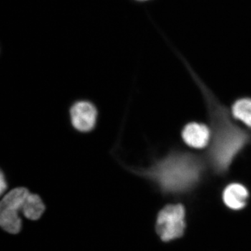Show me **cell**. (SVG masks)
Instances as JSON below:
<instances>
[{
    "instance_id": "1",
    "label": "cell",
    "mask_w": 251,
    "mask_h": 251,
    "mask_svg": "<svg viewBox=\"0 0 251 251\" xmlns=\"http://www.w3.org/2000/svg\"><path fill=\"white\" fill-rule=\"evenodd\" d=\"M191 75L203 94L209 120L211 138L206 157L214 173L224 175L239 153L251 143V134L232 120L227 109L193 71Z\"/></svg>"
},
{
    "instance_id": "2",
    "label": "cell",
    "mask_w": 251,
    "mask_h": 251,
    "mask_svg": "<svg viewBox=\"0 0 251 251\" xmlns=\"http://www.w3.org/2000/svg\"><path fill=\"white\" fill-rule=\"evenodd\" d=\"M204 163L191 153L174 152L146 172L163 193L182 194L194 189L202 179Z\"/></svg>"
},
{
    "instance_id": "3",
    "label": "cell",
    "mask_w": 251,
    "mask_h": 251,
    "mask_svg": "<svg viewBox=\"0 0 251 251\" xmlns=\"http://www.w3.org/2000/svg\"><path fill=\"white\" fill-rule=\"evenodd\" d=\"M29 190L25 187L15 188L6 193L0 201V227L10 234L19 233L22 229V220L19 211L22 210Z\"/></svg>"
},
{
    "instance_id": "4",
    "label": "cell",
    "mask_w": 251,
    "mask_h": 251,
    "mask_svg": "<svg viewBox=\"0 0 251 251\" xmlns=\"http://www.w3.org/2000/svg\"><path fill=\"white\" fill-rule=\"evenodd\" d=\"M186 211L182 204H168L157 215L156 230L163 242L182 237L186 228Z\"/></svg>"
},
{
    "instance_id": "5",
    "label": "cell",
    "mask_w": 251,
    "mask_h": 251,
    "mask_svg": "<svg viewBox=\"0 0 251 251\" xmlns=\"http://www.w3.org/2000/svg\"><path fill=\"white\" fill-rule=\"evenodd\" d=\"M70 114L72 125L79 131L89 132L95 126L97 110L90 102H76L71 108Z\"/></svg>"
},
{
    "instance_id": "6",
    "label": "cell",
    "mask_w": 251,
    "mask_h": 251,
    "mask_svg": "<svg viewBox=\"0 0 251 251\" xmlns=\"http://www.w3.org/2000/svg\"><path fill=\"white\" fill-rule=\"evenodd\" d=\"M181 135L185 143L193 148H205L210 142V129L203 124L196 122L188 124Z\"/></svg>"
},
{
    "instance_id": "7",
    "label": "cell",
    "mask_w": 251,
    "mask_h": 251,
    "mask_svg": "<svg viewBox=\"0 0 251 251\" xmlns=\"http://www.w3.org/2000/svg\"><path fill=\"white\" fill-rule=\"evenodd\" d=\"M249 198V191L244 185L233 183L225 188L223 200L225 204L232 210H240L245 207Z\"/></svg>"
},
{
    "instance_id": "8",
    "label": "cell",
    "mask_w": 251,
    "mask_h": 251,
    "mask_svg": "<svg viewBox=\"0 0 251 251\" xmlns=\"http://www.w3.org/2000/svg\"><path fill=\"white\" fill-rule=\"evenodd\" d=\"M45 209V204L39 196L30 193L23 204L21 212L27 219L36 221L40 219Z\"/></svg>"
},
{
    "instance_id": "9",
    "label": "cell",
    "mask_w": 251,
    "mask_h": 251,
    "mask_svg": "<svg viewBox=\"0 0 251 251\" xmlns=\"http://www.w3.org/2000/svg\"><path fill=\"white\" fill-rule=\"evenodd\" d=\"M234 118L251 128V99H240L232 107Z\"/></svg>"
},
{
    "instance_id": "10",
    "label": "cell",
    "mask_w": 251,
    "mask_h": 251,
    "mask_svg": "<svg viewBox=\"0 0 251 251\" xmlns=\"http://www.w3.org/2000/svg\"><path fill=\"white\" fill-rule=\"evenodd\" d=\"M8 188V184L6 182V176L4 172L0 169V197L2 196Z\"/></svg>"
},
{
    "instance_id": "11",
    "label": "cell",
    "mask_w": 251,
    "mask_h": 251,
    "mask_svg": "<svg viewBox=\"0 0 251 251\" xmlns=\"http://www.w3.org/2000/svg\"><path fill=\"white\" fill-rule=\"evenodd\" d=\"M133 1H136L138 3L147 2V1H151V0H133Z\"/></svg>"
}]
</instances>
